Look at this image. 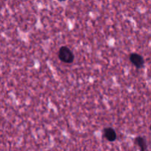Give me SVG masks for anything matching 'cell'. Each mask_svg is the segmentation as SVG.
I'll return each mask as SVG.
<instances>
[{
    "instance_id": "obj_4",
    "label": "cell",
    "mask_w": 151,
    "mask_h": 151,
    "mask_svg": "<svg viewBox=\"0 0 151 151\" xmlns=\"http://www.w3.org/2000/svg\"><path fill=\"white\" fill-rule=\"evenodd\" d=\"M135 143L137 145V146L139 147V148L142 150H147V142H146L145 139L143 138L142 137H138L135 139Z\"/></svg>"
},
{
    "instance_id": "obj_3",
    "label": "cell",
    "mask_w": 151,
    "mask_h": 151,
    "mask_svg": "<svg viewBox=\"0 0 151 151\" xmlns=\"http://www.w3.org/2000/svg\"><path fill=\"white\" fill-rule=\"evenodd\" d=\"M104 136L108 141L114 142L116 139V134L112 128H106L104 129Z\"/></svg>"
},
{
    "instance_id": "obj_1",
    "label": "cell",
    "mask_w": 151,
    "mask_h": 151,
    "mask_svg": "<svg viewBox=\"0 0 151 151\" xmlns=\"http://www.w3.org/2000/svg\"><path fill=\"white\" fill-rule=\"evenodd\" d=\"M58 58L63 63H71L74 61L75 55L72 50L67 47H62L59 50Z\"/></svg>"
},
{
    "instance_id": "obj_2",
    "label": "cell",
    "mask_w": 151,
    "mask_h": 151,
    "mask_svg": "<svg viewBox=\"0 0 151 151\" xmlns=\"http://www.w3.org/2000/svg\"><path fill=\"white\" fill-rule=\"evenodd\" d=\"M130 60L132 63V64L137 69H141L144 66L145 60L144 58L140 55L137 54V53H132L130 55Z\"/></svg>"
},
{
    "instance_id": "obj_6",
    "label": "cell",
    "mask_w": 151,
    "mask_h": 151,
    "mask_svg": "<svg viewBox=\"0 0 151 151\" xmlns=\"http://www.w3.org/2000/svg\"><path fill=\"white\" fill-rule=\"evenodd\" d=\"M150 131H151V125H150Z\"/></svg>"
},
{
    "instance_id": "obj_5",
    "label": "cell",
    "mask_w": 151,
    "mask_h": 151,
    "mask_svg": "<svg viewBox=\"0 0 151 151\" xmlns=\"http://www.w3.org/2000/svg\"><path fill=\"white\" fill-rule=\"evenodd\" d=\"M59 1H66V0H59Z\"/></svg>"
}]
</instances>
